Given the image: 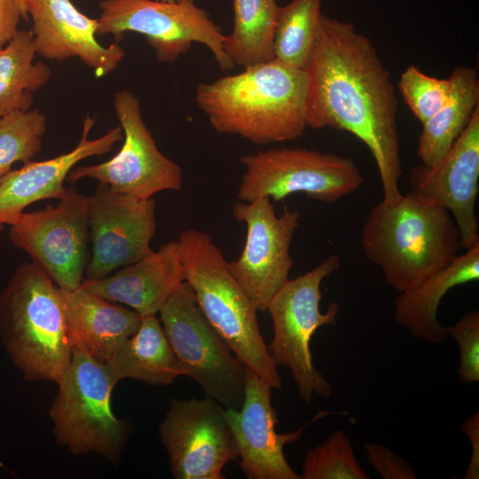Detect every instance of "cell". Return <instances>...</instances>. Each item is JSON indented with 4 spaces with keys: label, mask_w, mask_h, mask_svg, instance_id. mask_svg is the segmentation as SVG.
<instances>
[{
    "label": "cell",
    "mask_w": 479,
    "mask_h": 479,
    "mask_svg": "<svg viewBox=\"0 0 479 479\" xmlns=\"http://www.w3.org/2000/svg\"><path fill=\"white\" fill-rule=\"evenodd\" d=\"M462 432L468 438L472 447L470 463L465 474L467 479L479 478V413L467 418L461 426Z\"/></svg>",
    "instance_id": "cell-34"
},
{
    "label": "cell",
    "mask_w": 479,
    "mask_h": 479,
    "mask_svg": "<svg viewBox=\"0 0 479 479\" xmlns=\"http://www.w3.org/2000/svg\"><path fill=\"white\" fill-rule=\"evenodd\" d=\"M301 479H368L350 440L342 430H335L327 439L309 449L302 463Z\"/></svg>",
    "instance_id": "cell-29"
},
{
    "label": "cell",
    "mask_w": 479,
    "mask_h": 479,
    "mask_svg": "<svg viewBox=\"0 0 479 479\" xmlns=\"http://www.w3.org/2000/svg\"><path fill=\"white\" fill-rule=\"evenodd\" d=\"M159 436L176 479H224V467L239 460L225 408L207 397L171 399Z\"/></svg>",
    "instance_id": "cell-14"
},
{
    "label": "cell",
    "mask_w": 479,
    "mask_h": 479,
    "mask_svg": "<svg viewBox=\"0 0 479 479\" xmlns=\"http://www.w3.org/2000/svg\"><path fill=\"white\" fill-rule=\"evenodd\" d=\"M98 7L97 35H113L118 42L128 32L144 35L157 59L165 63L177 60L199 43L222 70L235 67L224 50L225 35L194 0H102Z\"/></svg>",
    "instance_id": "cell-10"
},
{
    "label": "cell",
    "mask_w": 479,
    "mask_h": 479,
    "mask_svg": "<svg viewBox=\"0 0 479 479\" xmlns=\"http://www.w3.org/2000/svg\"><path fill=\"white\" fill-rule=\"evenodd\" d=\"M368 462L384 479H416L412 467L388 447L373 443L364 444Z\"/></svg>",
    "instance_id": "cell-32"
},
{
    "label": "cell",
    "mask_w": 479,
    "mask_h": 479,
    "mask_svg": "<svg viewBox=\"0 0 479 479\" xmlns=\"http://www.w3.org/2000/svg\"><path fill=\"white\" fill-rule=\"evenodd\" d=\"M272 387L247 367L244 399L239 409H225V418L239 452V465L248 479H301L289 465L284 446L297 441L304 427L279 434Z\"/></svg>",
    "instance_id": "cell-17"
},
{
    "label": "cell",
    "mask_w": 479,
    "mask_h": 479,
    "mask_svg": "<svg viewBox=\"0 0 479 479\" xmlns=\"http://www.w3.org/2000/svg\"><path fill=\"white\" fill-rule=\"evenodd\" d=\"M24 2H25V0H24Z\"/></svg>",
    "instance_id": "cell-36"
},
{
    "label": "cell",
    "mask_w": 479,
    "mask_h": 479,
    "mask_svg": "<svg viewBox=\"0 0 479 479\" xmlns=\"http://www.w3.org/2000/svg\"><path fill=\"white\" fill-rule=\"evenodd\" d=\"M307 91L306 71L274 59L199 83L195 102L216 132L264 145L304 133Z\"/></svg>",
    "instance_id": "cell-2"
},
{
    "label": "cell",
    "mask_w": 479,
    "mask_h": 479,
    "mask_svg": "<svg viewBox=\"0 0 479 479\" xmlns=\"http://www.w3.org/2000/svg\"><path fill=\"white\" fill-rule=\"evenodd\" d=\"M479 279V244L466 249L444 269L416 288L398 293L394 302L396 321L416 338L438 344L449 336L437 319L443 297L453 287Z\"/></svg>",
    "instance_id": "cell-22"
},
{
    "label": "cell",
    "mask_w": 479,
    "mask_h": 479,
    "mask_svg": "<svg viewBox=\"0 0 479 479\" xmlns=\"http://www.w3.org/2000/svg\"><path fill=\"white\" fill-rule=\"evenodd\" d=\"M307 126L348 131L371 152L385 203L402 196L397 101L389 72L355 26L322 14L310 59Z\"/></svg>",
    "instance_id": "cell-1"
},
{
    "label": "cell",
    "mask_w": 479,
    "mask_h": 479,
    "mask_svg": "<svg viewBox=\"0 0 479 479\" xmlns=\"http://www.w3.org/2000/svg\"><path fill=\"white\" fill-rule=\"evenodd\" d=\"M360 242L397 293L411 291L447 267L461 248L451 214L412 191L394 203L383 200L369 211Z\"/></svg>",
    "instance_id": "cell-3"
},
{
    "label": "cell",
    "mask_w": 479,
    "mask_h": 479,
    "mask_svg": "<svg viewBox=\"0 0 479 479\" xmlns=\"http://www.w3.org/2000/svg\"><path fill=\"white\" fill-rule=\"evenodd\" d=\"M160 1L175 2V1H180V0H160Z\"/></svg>",
    "instance_id": "cell-35"
},
{
    "label": "cell",
    "mask_w": 479,
    "mask_h": 479,
    "mask_svg": "<svg viewBox=\"0 0 479 479\" xmlns=\"http://www.w3.org/2000/svg\"><path fill=\"white\" fill-rule=\"evenodd\" d=\"M449 336L456 340L459 349L458 375L463 383L479 381V311L472 310L463 315L456 323L447 327Z\"/></svg>",
    "instance_id": "cell-31"
},
{
    "label": "cell",
    "mask_w": 479,
    "mask_h": 479,
    "mask_svg": "<svg viewBox=\"0 0 479 479\" xmlns=\"http://www.w3.org/2000/svg\"><path fill=\"white\" fill-rule=\"evenodd\" d=\"M233 27L224 50L243 68L274 59L273 39L279 7L276 0H232Z\"/></svg>",
    "instance_id": "cell-26"
},
{
    "label": "cell",
    "mask_w": 479,
    "mask_h": 479,
    "mask_svg": "<svg viewBox=\"0 0 479 479\" xmlns=\"http://www.w3.org/2000/svg\"><path fill=\"white\" fill-rule=\"evenodd\" d=\"M36 54L31 31L19 29L0 49V117L14 110H29L35 91L51 76L44 62H34Z\"/></svg>",
    "instance_id": "cell-25"
},
{
    "label": "cell",
    "mask_w": 479,
    "mask_h": 479,
    "mask_svg": "<svg viewBox=\"0 0 479 479\" xmlns=\"http://www.w3.org/2000/svg\"><path fill=\"white\" fill-rule=\"evenodd\" d=\"M185 281L204 317L232 352L272 389L282 385L261 334L256 309L206 232L189 229L178 239Z\"/></svg>",
    "instance_id": "cell-5"
},
{
    "label": "cell",
    "mask_w": 479,
    "mask_h": 479,
    "mask_svg": "<svg viewBox=\"0 0 479 479\" xmlns=\"http://www.w3.org/2000/svg\"><path fill=\"white\" fill-rule=\"evenodd\" d=\"M32 20L36 54L64 61L78 58L97 77L114 71L125 57L117 43L104 46L97 40L98 19L80 12L71 0H25Z\"/></svg>",
    "instance_id": "cell-18"
},
{
    "label": "cell",
    "mask_w": 479,
    "mask_h": 479,
    "mask_svg": "<svg viewBox=\"0 0 479 479\" xmlns=\"http://www.w3.org/2000/svg\"><path fill=\"white\" fill-rule=\"evenodd\" d=\"M399 90L414 116L424 123L447 101L452 90L449 78L429 76L416 66H409L401 75Z\"/></svg>",
    "instance_id": "cell-30"
},
{
    "label": "cell",
    "mask_w": 479,
    "mask_h": 479,
    "mask_svg": "<svg viewBox=\"0 0 479 479\" xmlns=\"http://www.w3.org/2000/svg\"><path fill=\"white\" fill-rule=\"evenodd\" d=\"M479 180V106L469 123L435 166H414L409 176L411 188L424 200L447 210L460 236L461 248L479 244L475 205Z\"/></svg>",
    "instance_id": "cell-16"
},
{
    "label": "cell",
    "mask_w": 479,
    "mask_h": 479,
    "mask_svg": "<svg viewBox=\"0 0 479 479\" xmlns=\"http://www.w3.org/2000/svg\"><path fill=\"white\" fill-rule=\"evenodd\" d=\"M154 198L137 199L98 182L89 197V233L91 256L87 280L106 278L114 270L151 254L156 233Z\"/></svg>",
    "instance_id": "cell-15"
},
{
    "label": "cell",
    "mask_w": 479,
    "mask_h": 479,
    "mask_svg": "<svg viewBox=\"0 0 479 479\" xmlns=\"http://www.w3.org/2000/svg\"><path fill=\"white\" fill-rule=\"evenodd\" d=\"M341 267V259L329 255L318 265L287 282L270 301L266 311L272 321L273 338L267 345L276 366L288 367L301 400L310 404L316 396L328 397L331 383L316 368L310 350L315 332L334 326L340 306L331 302L327 310H320L322 281Z\"/></svg>",
    "instance_id": "cell-7"
},
{
    "label": "cell",
    "mask_w": 479,
    "mask_h": 479,
    "mask_svg": "<svg viewBox=\"0 0 479 479\" xmlns=\"http://www.w3.org/2000/svg\"><path fill=\"white\" fill-rule=\"evenodd\" d=\"M105 365L115 385L123 379H133L152 386H167L185 375L156 315L143 317L137 331Z\"/></svg>",
    "instance_id": "cell-23"
},
{
    "label": "cell",
    "mask_w": 479,
    "mask_h": 479,
    "mask_svg": "<svg viewBox=\"0 0 479 479\" xmlns=\"http://www.w3.org/2000/svg\"><path fill=\"white\" fill-rule=\"evenodd\" d=\"M94 123L91 116L85 117L80 140L71 151L49 160L27 162L0 180V232L34 202L61 198L67 189L64 182L78 162L89 157L104 155L122 140L120 125L109 129L98 138L90 139Z\"/></svg>",
    "instance_id": "cell-19"
},
{
    "label": "cell",
    "mask_w": 479,
    "mask_h": 479,
    "mask_svg": "<svg viewBox=\"0 0 479 479\" xmlns=\"http://www.w3.org/2000/svg\"><path fill=\"white\" fill-rule=\"evenodd\" d=\"M89 237V197L75 186L67 187L57 205L20 214L9 231L12 244L65 291L83 281Z\"/></svg>",
    "instance_id": "cell-11"
},
{
    "label": "cell",
    "mask_w": 479,
    "mask_h": 479,
    "mask_svg": "<svg viewBox=\"0 0 479 479\" xmlns=\"http://www.w3.org/2000/svg\"><path fill=\"white\" fill-rule=\"evenodd\" d=\"M449 79L452 90L444 105L422 123L417 155L427 167L436 165L452 148L479 106L477 69L456 67Z\"/></svg>",
    "instance_id": "cell-24"
},
{
    "label": "cell",
    "mask_w": 479,
    "mask_h": 479,
    "mask_svg": "<svg viewBox=\"0 0 479 479\" xmlns=\"http://www.w3.org/2000/svg\"><path fill=\"white\" fill-rule=\"evenodd\" d=\"M60 294L73 348L100 363L105 364L141 324L143 317L136 310L82 286L73 291L60 289Z\"/></svg>",
    "instance_id": "cell-21"
},
{
    "label": "cell",
    "mask_w": 479,
    "mask_h": 479,
    "mask_svg": "<svg viewBox=\"0 0 479 479\" xmlns=\"http://www.w3.org/2000/svg\"><path fill=\"white\" fill-rule=\"evenodd\" d=\"M321 17V0H292L279 7L273 39L274 59L305 69Z\"/></svg>",
    "instance_id": "cell-27"
},
{
    "label": "cell",
    "mask_w": 479,
    "mask_h": 479,
    "mask_svg": "<svg viewBox=\"0 0 479 479\" xmlns=\"http://www.w3.org/2000/svg\"><path fill=\"white\" fill-rule=\"evenodd\" d=\"M46 129L47 117L38 109L0 117V180L15 162H29L41 151Z\"/></svg>",
    "instance_id": "cell-28"
},
{
    "label": "cell",
    "mask_w": 479,
    "mask_h": 479,
    "mask_svg": "<svg viewBox=\"0 0 479 479\" xmlns=\"http://www.w3.org/2000/svg\"><path fill=\"white\" fill-rule=\"evenodd\" d=\"M183 282L185 269L179 243L171 240L114 275L96 280L85 279L81 286L145 317L156 315Z\"/></svg>",
    "instance_id": "cell-20"
},
{
    "label": "cell",
    "mask_w": 479,
    "mask_h": 479,
    "mask_svg": "<svg viewBox=\"0 0 479 479\" xmlns=\"http://www.w3.org/2000/svg\"><path fill=\"white\" fill-rule=\"evenodd\" d=\"M27 18L24 0H0V49L19 30L20 20Z\"/></svg>",
    "instance_id": "cell-33"
},
{
    "label": "cell",
    "mask_w": 479,
    "mask_h": 479,
    "mask_svg": "<svg viewBox=\"0 0 479 479\" xmlns=\"http://www.w3.org/2000/svg\"><path fill=\"white\" fill-rule=\"evenodd\" d=\"M114 108L124 138L121 149L102 163L74 168L67 181L75 184L93 178L137 199L153 198L162 191H180L182 169L158 149L143 120L138 98L128 90H119L114 97Z\"/></svg>",
    "instance_id": "cell-12"
},
{
    "label": "cell",
    "mask_w": 479,
    "mask_h": 479,
    "mask_svg": "<svg viewBox=\"0 0 479 479\" xmlns=\"http://www.w3.org/2000/svg\"><path fill=\"white\" fill-rule=\"evenodd\" d=\"M235 219L247 229L243 250L229 270L257 311L265 312L273 295L289 279L294 260L291 242L301 213L286 209L280 216L268 197L238 201L232 206Z\"/></svg>",
    "instance_id": "cell-13"
},
{
    "label": "cell",
    "mask_w": 479,
    "mask_h": 479,
    "mask_svg": "<svg viewBox=\"0 0 479 479\" xmlns=\"http://www.w3.org/2000/svg\"><path fill=\"white\" fill-rule=\"evenodd\" d=\"M51 405L56 442L74 455L96 452L117 463L131 434L111 407L115 386L103 363L73 348L71 361L57 382Z\"/></svg>",
    "instance_id": "cell-6"
},
{
    "label": "cell",
    "mask_w": 479,
    "mask_h": 479,
    "mask_svg": "<svg viewBox=\"0 0 479 479\" xmlns=\"http://www.w3.org/2000/svg\"><path fill=\"white\" fill-rule=\"evenodd\" d=\"M0 332L27 380H60L73 351L60 289L31 262L15 269L0 294Z\"/></svg>",
    "instance_id": "cell-4"
},
{
    "label": "cell",
    "mask_w": 479,
    "mask_h": 479,
    "mask_svg": "<svg viewBox=\"0 0 479 479\" xmlns=\"http://www.w3.org/2000/svg\"><path fill=\"white\" fill-rule=\"evenodd\" d=\"M245 168L238 188L241 201L268 197L279 201L302 192L334 204L360 188L364 176L349 157L301 147H280L243 155Z\"/></svg>",
    "instance_id": "cell-9"
},
{
    "label": "cell",
    "mask_w": 479,
    "mask_h": 479,
    "mask_svg": "<svg viewBox=\"0 0 479 479\" xmlns=\"http://www.w3.org/2000/svg\"><path fill=\"white\" fill-rule=\"evenodd\" d=\"M159 313L184 376L225 409H239L244 399L247 366L204 317L190 285L183 282Z\"/></svg>",
    "instance_id": "cell-8"
}]
</instances>
